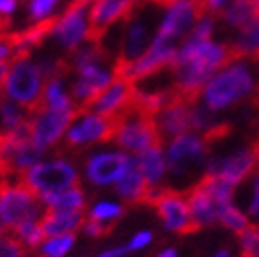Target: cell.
Returning a JSON list of instances; mask_svg holds the SVG:
<instances>
[{"label": "cell", "instance_id": "cell-30", "mask_svg": "<svg viewBox=\"0 0 259 257\" xmlns=\"http://www.w3.org/2000/svg\"><path fill=\"white\" fill-rule=\"evenodd\" d=\"M76 235H46L35 249L39 257H68L74 251Z\"/></svg>", "mask_w": 259, "mask_h": 257}, {"label": "cell", "instance_id": "cell-41", "mask_svg": "<svg viewBox=\"0 0 259 257\" xmlns=\"http://www.w3.org/2000/svg\"><path fill=\"white\" fill-rule=\"evenodd\" d=\"M37 62H39V66L44 70V74L50 78V76H56L60 72H64V64L60 58L52 56V54H46V56H37Z\"/></svg>", "mask_w": 259, "mask_h": 257}, {"label": "cell", "instance_id": "cell-49", "mask_svg": "<svg viewBox=\"0 0 259 257\" xmlns=\"http://www.w3.org/2000/svg\"><path fill=\"white\" fill-rule=\"evenodd\" d=\"M146 3H154V5H158V7H165L169 0H146Z\"/></svg>", "mask_w": 259, "mask_h": 257}, {"label": "cell", "instance_id": "cell-34", "mask_svg": "<svg viewBox=\"0 0 259 257\" xmlns=\"http://www.w3.org/2000/svg\"><path fill=\"white\" fill-rule=\"evenodd\" d=\"M48 27L50 25H31L29 31L13 37L15 52L17 54H33V50H37L41 46V41L48 37Z\"/></svg>", "mask_w": 259, "mask_h": 257}, {"label": "cell", "instance_id": "cell-46", "mask_svg": "<svg viewBox=\"0 0 259 257\" xmlns=\"http://www.w3.org/2000/svg\"><path fill=\"white\" fill-rule=\"evenodd\" d=\"M125 255H130V249H127L125 243H121V245H113V247H107V249L99 251L97 257H125Z\"/></svg>", "mask_w": 259, "mask_h": 257}, {"label": "cell", "instance_id": "cell-20", "mask_svg": "<svg viewBox=\"0 0 259 257\" xmlns=\"http://www.w3.org/2000/svg\"><path fill=\"white\" fill-rule=\"evenodd\" d=\"M136 7L138 0H93L91 3L93 41H99L115 23L132 15Z\"/></svg>", "mask_w": 259, "mask_h": 257}, {"label": "cell", "instance_id": "cell-9", "mask_svg": "<svg viewBox=\"0 0 259 257\" xmlns=\"http://www.w3.org/2000/svg\"><path fill=\"white\" fill-rule=\"evenodd\" d=\"M132 167V154L113 148H93L80 163V179L93 189H111Z\"/></svg>", "mask_w": 259, "mask_h": 257}, {"label": "cell", "instance_id": "cell-24", "mask_svg": "<svg viewBox=\"0 0 259 257\" xmlns=\"http://www.w3.org/2000/svg\"><path fill=\"white\" fill-rule=\"evenodd\" d=\"M115 191V198L121 200L123 204H140V202H148L150 196V187L146 185L144 177L140 175V171L134 165V158H132V167H130L119 181L111 187Z\"/></svg>", "mask_w": 259, "mask_h": 257}, {"label": "cell", "instance_id": "cell-28", "mask_svg": "<svg viewBox=\"0 0 259 257\" xmlns=\"http://www.w3.org/2000/svg\"><path fill=\"white\" fill-rule=\"evenodd\" d=\"M231 48L235 58L259 60V17L239 29V35Z\"/></svg>", "mask_w": 259, "mask_h": 257}, {"label": "cell", "instance_id": "cell-13", "mask_svg": "<svg viewBox=\"0 0 259 257\" xmlns=\"http://www.w3.org/2000/svg\"><path fill=\"white\" fill-rule=\"evenodd\" d=\"M44 154L33 146L27 125L15 132L0 134V171L9 177H23Z\"/></svg>", "mask_w": 259, "mask_h": 257}, {"label": "cell", "instance_id": "cell-22", "mask_svg": "<svg viewBox=\"0 0 259 257\" xmlns=\"http://www.w3.org/2000/svg\"><path fill=\"white\" fill-rule=\"evenodd\" d=\"M134 165L144 177L146 185L150 187V194L156 189H163L165 181L169 177V167H167V156H165V144H154L146 148L140 154H134Z\"/></svg>", "mask_w": 259, "mask_h": 257}, {"label": "cell", "instance_id": "cell-25", "mask_svg": "<svg viewBox=\"0 0 259 257\" xmlns=\"http://www.w3.org/2000/svg\"><path fill=\"white\" fill-rule=\"evenodd\" d=\"M46 210H64V212H84L89 206V196H87V189L76 183L72 187L66 189H60L56 194L44 196L39 198Z\"/></svg>", "mask_w": 259, "mask_h": 257}, {"label": "cell", "instance_id": "cell-43", "mask_svg": "<svg viewBox=\"0 0 259 257\" xmlns=\"http://www.w3.org/2000/svg\"><path fill=\"white\" fill-rule=\"evenodd\" d=\"M233 3V0H200L202 15H222V11Z\"/></svg>", "mask_w": 259, "mask_h": 257}, {"label": "cell", "instance_id": "cell-18", "mask_svg": "<svg viewBox=\"0 0 259 257\" xmlns=\"http://www.w3.org/2000/svg\"><path fill=\"white\" fill-rule=\"evenodd\" d=\"M196 101H189L181 95H173V99L160 109L154 119H156V127H158V134L163 138V142L191 132V107Z\"/></svg>", "mask_w": 259, "mask_h": 257}, {"label": "cell", "instance_id": "cell-2", "mask_svg": "<svg viewBox=\"0 0 259 257\" xmlns=\"http://www.w3.org/2000/svg\"><path fill=\"white\" fill-rule=\"evenodd\" d=\"M70 93L76 107H89L95 97L115 78V62L109 64L99 41H91L70 54Z\"/></svg>", "mask_w": 259, "mask_h": 257}, {"label": "cell", "instance_id": "cell-32", "mask_svg": "<svg viewBox=\"0 0 259 257\" xmlns=\"http://www.w3.org/2000/svg\"><path fill=\"white\" fill-rule=\"evenodd\" d=\"M27 117L29 111H25L23 107H19L9 99L0 97V134L21 130V127L27 125Z\"/></svg>", "mask_w": 259, "mask_h": 257}, {"label": "cell", "instance_id": "cell-8", "mask_svg": "<svg viewBox=\"0 0 259 257\" xmlns=\"http://www.w3.org/2000/svg\"><path fill=\"white\" fill-rule=\"evenodd\" d=\"M113 146L127 154H140L154 144H163V138L158 134L154 115L138 111L130 105L119 117L113 119Z\"/></svg>", "mask_w": 259, "mask_h": 257}, {"label": "cell", "instance_id": "cell-21", "mask_svg": "<svg viewBox=\"0 0 259 257\" xmlns=\"http://www.w3.org/2000/svg\"><path fill=\"white\" fill-rule=\"evenodd\" d=\"M185 194H187V204H189V212H191L193 229H208V227L218 224V216H220L224 204H220L210 194V191L202 185L200 179L196 185H191Z\"/></svg>", "mask_w": 259, "mask_h": 257}, {"label": "cell", "instance_id": "cell-4", "mask_svg": "<svg viewBox=\"0 0 259 257\" xmlns=\"http://www.w3.org/2000/svg\"><path fill=\"white\" fill-rule=\"evenodd\" d=\"M46 80L48 76L35 54H17L9 62L5 80L0 84V97L17 103L25 111H33L41 105Z\"/></svg>", "mask_w": 259, "mask_h": 257}, {"label": "cell", "instance_id": "cell-19", "mask_svg": "<svg viewBox=\"0 0 259 257\" xmlns=\"http://www.w3.org/2000/svg\"><path fill=\"white\" fill-rule=\"evenodd\" d=\"M134 93H136V82L115 76L109 87H105L99 95L95 97V101L89 105L93 111L101 113L105 117H119L134 101Z\"/></svg>", "mask_w": 259, "mask_h": 257}, {"label": "cell", "instance_id": "cell-47", "mask_svg": "<svg viewBox=\"0 0 259 257\" xmlns=\"http://www.w3.org/2000/svg\"><path fill=\"white\" fill-rule=\"evenodd\" d=\"M210 257H241L239 253H235L233 249H229V247H220V249H216Z\"/></svg>", "mask_w": 259, "mask_h": 257}, {"label": "cell", "instance_id": "cell-12", "mask_svg": "<svg viewBox=\"0 0 259 257\" xmlns=\"http://www.w3.org/2000/svg\"><path fill=\"white\" fill-rule=\"evenodd\" d=\"M74 113L76 111H54L44 105L29 111L27 132L33 146L41 154H48V152H54L60 144H64V136H66V130Z\"/></svg>", "mask_w": 259, "mask_h": 257}, {"label": "cell", "instance_id": "cell-5", "mask_svg": "<svg viewBox=\"0 0 259 257\" xmlns=\"http://www.w3.org/2000/svg\"><path fill=\"white\" fill-rule=\"evenodd\" d=\"M39 198L80 183L78 163L64 152H48L21 177Z\"/></svg>", "mask_w": 259, "mask_h": 257}, {"label": "cell", "instance_id": "cell-1", "mask_svg": "<svg viewBox=\"0 0 259 257\" xmlns=\"http://www.w3.org/2000/svg\"><path fill=\"white\" fill-rule=\"evenodd\" d=\"M235 58L233 48L218 41L187 39L177 48L173 68V91L189 101H198L210 76Z\"/></svg>", "mask_w": 259, "mask_h": 257}, {"label": "cell", "instance_id": "cell-42", "mask_svg": "<svg viewBox=\"0 0 259 257\" xmlns=\"http://www.w3.org/2000/svg\"><path fill=\"white\" fill-rule=\"evenodd\" d=\"M107 231H109L107 227H103V224L95 222V220H89V218H84L82 227H80V233H82L84 237H89V239H99V237H103Z\"/></svg>", "mask_w": 259, "mask_h": 257}, {"label": "cell", "instance_id": "cell-37", "mask_svg": "<svg viewBox=\"0 0 259 257\" xmlns=\"http://www.w3.org/2000/svg\"><path fill=\"white\" fill-rule=\"evenodd\" d=\"M239 237V255L241 257H259V224H251Z\"/></svg>", "mask_w": 259, "mask_h": 257}, {"label": "cell", "instance_id": "cell-27", "mask_svg": "<svg viewBox=\"0 0 259 257\" xmlns=\"http://www.w3.org/2000/svg\"><path fill=\"white\" fill-rule=\"evenodd\" d=\"M123 214H125V206L117 198H97V200L89 202V206L84 210V218L99 222L107 229H111L117 220H121Z\"/></svg>", "mask_w": 259, "mask_h": 257}, {"label": "cell", "instance_id": "cell-50", "mask_svg": "<svg viewBox=\"0 0 259 257\" xmlns=\"http://www.w3.org/2000/svg\"><path fill=\"white\" fill-rule=\"evenodd\" d=\"M255 152H257V163H259V140H257V144H255Z\"/></svg>", "mask_w": 259, "mask_h": 257}, {"label": "cell", "instance_id": "cell-51", "mask_svg": "<svg viewBox=\"0 0 259 257\" xmlns=\"http://www.w3.org/2000/svg\"><path fill=\"white\" fill-rule=\"evenodd\" d=\"M5 233V229H3V222H0V235H3Z\"/></svg>", "mask_w": 259, "mask_h": 257}, {"label": "cell", "instance_id": "cell-7", "mask_svg": "<svg viewBox=\"0 0 259 257\" xmlns=\"http://www.w3.org/2000/svg\"><path fill=\"white\" fill-rule=\"evenodd\" d=\"M91 3L93 0H74L50 23L48 37L62 52L72 54L93 41Z\"/></svg>", "mask_w": 259, "mask_h": 257}, {"label": "cell", "instance_id": "cell-6", "mask_svg": "<svg viewBox=\"0 0 259 257\" xmlns=\"http://www.w3.org/2000/svg\"><path fill=\"white\" fill-rule=\"evenodd\" d=\"M46 208L39 196L21 177H7L0 185V222L7 233H13L19 224L41 220Z\"/></svg>", "mask_w": 259, "mask_h": 257}, {"label": "cell", "instance_id": "cell-44", "mask_svg": "<svg viewBox=\"0 0 259 257\" xmlns=\"http://www.w3.org/2000/svg\"><path fill=\"white\" fill-rule=\"evenodd\" d=\"M21 9V0H0V21L13 19Z\"/></svg>", "mask_w": 259, "mask_h": 257}, {"label": "cell", "instance_id": "cell-48", "mask_svg": "<svg viewBox=\"0 0 259 257\" xmlns=\"http://www.w3.org/2000/svg\"><path fill=\"white\" fill-rule=\"evenodd\" d=\"M156 257H179V251L175 247H163L156 253Z\"/></svg>", "mask_w": 259, "mask_h": 257}, {"label": "cell", "instance_id": "cell-36", "mask_svg": "<svg viewBox=\"0 0 259 257\" xmlns=\"http://www.w3.org/2000/svg\"><path fill=\"white\" fill-rule=\"evenodd\" d=\"M243 185H245V200L241 208L245 210V214L253 224H259V169Z\"/></svg>", "mask_w": 259, "mask_h": 257}, {"label": "cell", "instance_id": "cell-16", "mask_svg": "<svg viewBox=\"0 0 259 257\" xmlns=\"http://www.w3.org/2000/svg\"><path fill=\"white\" fill-rule=\"evenodd\" d=\"M163 9V19H160L154 39L175 44L189 33L196 21L202 17L200 0H169Z\"/></svg>", "mask_w": 259, "mask_h": 257}, {"label": "cell", "instance_id": "cell-17", "mask_svg": "<svg viewBox=\"0 0 259 257\" xmlns=\"http://www.w3.org/2000/svg\"><path fill=\"white\" fill-rule=\"evenodd\" d=\"M127 27L123 29L121 44H119V54L115 58V68L130 66L132 62H136L150 46L152 41V27L148 21H144L138 15H130L127 17Z\"/></svg>", "mask_w": 259, "mask_h": 257}, {"label": "cell", "instance_id": "cell-26", "mask_svg": "<svg viewBox=\"0 0 259 257\" xmlns=\"http://www.w3.org/2000/svg\"><path fill=\"white\" fill-rule=\"evenodd\" d=\"M84 222V212L46 210L41 216V227L46 235H76Z\"/></svg>", "mask_w": 259, "mask_h": 257}, {"label": "cell", "instance_id": "cell-14", "mask_svg": "<svg viewBox=\"0 0 259 257\" xmlns=\"http://www.w3.org/2000/svg\"><path fill=\"white\" fill-rule=\"evenodd\" d=\"M148 202L154 206L158 220L163 224V229L173 235H185L193 231L191 222V212L187 204V194L177 189H156L148 196Z\"/></svg>", "mask_w": 259, "mask_h": 257}, {"label": "cell", "instance_id": "cell-23", "mask_svg": "<svg viewBox=\"0 0 259 257\" xmlns=\"http://www.w3.org/2000/svg\"><path fill=\"white\" fill-rule=\"evenodd\" d=\"M41 105L54 111H76V103L70 93V78L60 72L56 76H50L44 87V97Z\"/></svg>", "mask_w": 259, "mask_h": 257}, {"label": "cell", "instance_id": "cell-38", "mask_svg": "<svg viewBox=\"0 0 259 257\" xmlns=\"http://www.w3.org/2000/svg\"><path fill=\"white\" fill-rule=\"evenodd\" d=\"M212 33H214V17L212 15H202L196 25L191 27L187 39H193V41H208L212 39Z\"/></svg>", "mask_w": 259, "mask_h": 257}, {"label": "cell", "instance_id": "cell-3", "mask_svg": "<svg viewBox=\"0 0 259 257\" xmlns=\"http://www.w3.org/2000/svg\"><path fill=\"white\" fill-rule=\"evenodd\" d=\"M253 91L255 74L249 62L243 58H233L210 76L200 93V103L206 105L210 111H222L247 99Z\"/></svg>", "mask_w": 259, "mask_h": 257}, {"label": "cell", "instance_id": "cell-31", "mask_svg": "<svg viewBox=\"0 0 259 257\" xmlns=\"http://www.w3.org/2000/svg\"><path fill=\"white\" fill-rule=\"evenodd\" d=\"M62 0H25V13L31 25H50L58 17Z\"/></svg>", "mask_w": 259, "mask_h": 257}, {"label": "cell", "instance_id": "cell-10", "mask_svg": "<svg viewBox=\"0 0 259 257\" xmlns=\"http://www.w3.org/2000/svg\"><path fill=\"white\" fill-rule=\"evenodd\" d=\"M208 146L210 142L198 132H185L167 140L165 156H167L169 175L173 179H187L198 171H202L204 175V167L208 160Z\"/></svg>", "mask_w": 259, "mask_h": 257}, {"label": "cell", "instance_id": "cell-15", "mask_svg": "<svg viewBox=\"0 0 259 257\" xmlns=\"http://www.w3.org/2000/svg\"><path fill=\"white\" fill-rule=\"evenodd\" d=\"M257 169H259V163H257L255 146H243V148L233 150L231 154L208 156L204 175L220 177L239 189Z\"/></svg>", "mask_w": 259, "mask_h": 257}, {"label": "cell", "instance_id": "cell-29", "mask_svg": "<svg viewBox=\"0 0 259 257\" xmlns=\"http://www.w3.org/2000/svg\"><path fill=\"white\" fill-rule=\"evenodd\" d=\"M257 17H259V0H233L222 11V21L233 29H241Z\"/></svg>", "mask_w": 259, "mask_h": 257}, {"label": "cell", "instance_id": "cell-39", "mask_svg": "<svg viewBox=\"0 0 259 257\" xmlns=\"http://www.w3.org/2000/svg\"><path fill=\"white\" fill-rule=\"evenodd\" d=\"M25 247L17 241L15 235L11 233H3L0 235V257H25Z\"/></svg>", "mask_w": 259, "mask_h": 257}, {"label": "cell", "instance_id": "cell-11", "mask_svg": "<svg viewBox=\"0 0 259 257\" xmlns=\"http://www.w3.org/2000/svg\"><path fill=\"white\" fill-rule=\"evenodd\" d=\"M113 136V119L93 111L91 107L76 109L66 136L64 146L68 150H93L95 146H103L111 142Z\"/></svg>", "mask_w": 259, "mask_h": 257}, {"label": "cell", "instance_id": "cell-33", "mask_svg": "<svg viewBox=\"0 0 259 257\" xmlns=\"http://www.w3.org/2000/svg\"><path fill=\"white\" fill-rule=\"evenodd\" d=\"M218 224L233 235H241L243 231H247L251 227L253 222L249 220V216L245 214V210L237 202H231V204H226L222 208V212L218 216Z\"/></svg>", "mask_w": 259, "mask_h": 257}, {"label": "cell", "instance_id": "cell-40", "mask_svg": "<svg viewBox=\"0 0 259 257\" xmlns=\"http://www.w3.org/2000/svg\"><path fill=\"white\" fill-rule=\"evenodd\" d=\"M152 241H154L152 231H150V229H142V231H136L132 237H130V239L125 241V245H127L130 253H140V251L148 249V247L152 245Z\"/></svg>", "mask_w": 259, "mask_h": 257}, {"label": "cell", "instance_id": "cell-35", "mask_svg": "<svg viewBox=\"0 0 259 257\" xmlns=\"http://www.w3.org/2000/svg\"><path fill=\"white\" fill-rule=\"evenodd\" d=\"M17 237V241L25 247V249H37L39 243L44 241L46 233H44V227H41V220H29V222H23L19 227L11 233Z\"/></svg>", "mask_w": 259, "mask_h": 257}, {"label": "cell", "instance_id": "cell-45", "mask_svg": "<svg viewBox=\"0 0 259 257\" xmlns=\"http://www.w3.org/2000/svg\"><path fill=\"white\" fill-rule=\"evenodd\" d=\"M15 56H17V52H15V44H13V39H9V37H0V66H3V64H9Z\"/></svg>", "mask_w": 259, "mask_h": 257}]
</instances>
